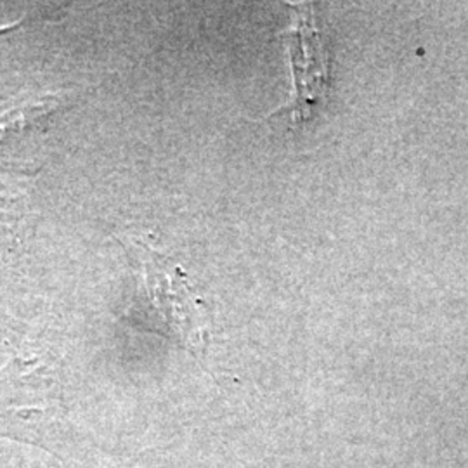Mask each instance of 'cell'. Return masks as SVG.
I'll return each instance as SVG.
<instances>
[{
	"instance_id": "2",
	"label": "cell",
	"mask_w": 468,
	"mask_h": 468,
	"mask_svg": "<svg viewBox=\"0 0 468 468\" xmlns=\"http://www.w3.org/2000/svg\"><path fill=\"white\" fill-rule=\"evenodd\" d=\"M292 21L290 28L283 32V38L292 65L293 92L292 100L272 112L269 118L288 112L292 125H299L307 120L314 102L326 94L328 59L311 5H295Z\"/></svg>"
},
{
	"instance_id": "1",
	"label": "cell",
	"mask_w": 468,
	"mask_h": 468,
	"mask_svg": "<svg viewBox=\"0 0 468 468\" xmlns=\"http://www.w3.org/2000/svg\"><path fill=\"white\" fill-rule=\"evenodd\" d=\"M139 266L143 271V297L154 311L165 334L181 342L187 351L201 352L205 318L186 283L181 269L170 268L167 261L148 249H141Z\"/></svg>"
}]
</instances>
